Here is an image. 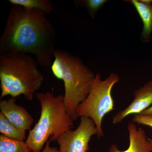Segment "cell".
Masks as SVG:
<instances>
[{"mask_svg": "<svg viewBox=\"0 0 152 152\" xmlns=\"http://www.w3.org/2000/svg\"><path fill=\"white\" fill-rule=\"evenodd\" d=\"M42 11L13 5L0 38V54L31 55L39 65L51 66L56 32Z\"/></svg>", "mask_w": 152, "mask_h": 152, "instance_id": "6da1fadb", "label": "cell"}, {"mask_svg": "<svg viewBox=\"0 0 152 152\" xmlns=\"http://www.w3.org/2000/svg\"><path fill=\"white\" fill-rule=\"evenodd\" d=\"M54 58L52 73L64 81V103L68 113L76 121L77 108L89 93L96 75L79 57L65 50L56 49Z\"/></svg>", "mask_w": 152, "mask_h": 152, "instance_id": "7a4b0ae2", "label": "cell"}, {"mask_svg": "<svg viewBox=\"0 0 152 152\" xmlns=\"http://www.w3.org/2000/svg\"><path fill=\"white\" fill-rule=\"evenodd\" d=\"M38 65L31 55L1 54V99L7 95L16 98L23 95L28 100H32L44 80Z\"/></svg>", "mask_w": 152, "mask_h": 152, "instance_id": "3957f363", "label": "cell"}, {"mask_svg": "<svg viewBox=\"0 0 152 152\" xmlns=\"http://www.w3.org/2000/svg\"><path fill=\"white\" fill-rule=\"evenodd\" d=\"M41 106L40 117L29 131L26 142L32 152H40L48 141H56L62 133L73 127V120L68 113L64 96L53 93H36Z\"/></svg>", "mask_w": 152, "mask_h": 152, "instance_id": "277c9868", "label": "cell"}, {"mask_svg": "<svg viewBox=\"0 0 152 152\" xmlns=\"http://www.w3.org/2000/svg\"><path fill=\"white\" fill-rule=\"evenodd\" d=\"M119 80V77L115 73H112L105 80H102L100 74L98 72L89 93L76 110L77 118L88 117L94 122L99 131V137H102L104 135L102 129L104 117L114 110L112 89Z\"/></svg>", "mask_w": 152, "mask_h": 152, "instance_id": "5b68a950", "label": "cell"}, {"mask_svg": "<svg viewBox=\"0 0 152 152\" xmlns=\"http://www.w3.org/2000/svg\"><path fill=\"white\" fill-rule=\"evenodd\" d=\"M99 136L96 124L91 119L80 118V122L75 130L71 129L62 133L56 141L60 152H88L89 142L93 136Z\"/></svg>", "mask_w": 152, "mask_h": 152, "instance_id": "8992f818", "label": "cell"}, {"mask_svg": "<svg viewBox=\"0 0 152 152\" xmlns=\"http://www.w3.org/2000/svg\"><path fill=\"white\" fill-rule=\"evenodd\" d=\"M134 98L132 103L124 110L114 116L113 123L118 124L126 117L132 115H140L152 104V80L143 86L136 90L134 93Z\"/></svg>", "mask_w": 152, "mask_h": 152, "instance_id": "52a82bcc", "label": "cell"}, {"mask_svg": "<svg viewBox=\"0 0 152 152\" xmlns=\"http://www.w3.org/2000/svg\"><path fill=\"white\" fill-rule=\"evenodd\" d=\"M0 110V113L20 130L24 133L31 130L34 119L26 108L16 103V98L1 100Z\"/></svg>", "mask_w": 152, "mask_h": 152, "instance_id": "ba28073f", "label": "cell"}, {"mask_svg": "<svg viewBox=\"0 0 152 152\" xmlns=\"http://www.w3.org/2000/svg\"><path fill=\"white\" fill-rule=\"evenodd\" d=\"M129 145L127 149L120 151L118 146L113 144L108 152H152V140L148 137L142 128L137 127L135 123H128Z\"/></svg>", "mask_w": 152, "mask_h": 152, "instance_id": "9c48e42d", "label": "cell"}, {"mask_svg": "<svg viewBox=\"0 0 152 152\" xmlns=\"http://www.w3.org/2000/svg\"><path fill=\"white\" fill-rule=\"evenodd\" d=\"M128 1H129L134 6L143 24L141 39L144 43L149 42L152 31V4H145L138 0Z\"/></svg>", "mask_w": 152, "mask_h": 152, "instance_id": "30bf717a", "label": "cell"}, {"mask_svg": "<svg viewBox=\"0 0 152 152\" xmlns=\"http://www.w3.org/2000/svg\"><path fill=\"white\" fill-rule=\"evenodd\" d=\"M0 132L8 138L18 140H24L26 133L20 130L5 116L0 113Z\"/></svg>", "mask_w": 152, "mask_h": 152, "instance_id": "8fae6325", "label": "cell"}, {"mask_svg": "<svg viewBox=\"0 0 152 152\" xmlns=\"http://www.w3.org/2000/svg\"><path fill=\"white\" fill-rule=\"evenodd\" d=\"M0 152H32L24 140L8 138L0 135Z\"/></svg>", "mask_w": 152, "mask_h": 152, "instance_id": "7c38bea8", "label": "cell"}, {"mask_svg": "<svg viewBox=\"0 0 152 152\" xmlns=\"http://www.w3.org/2000/svg\"><path fill=\"white\" fill-rule=\"evenodd\" d=\"M13 5L22 6L26 8L37 9L46 14L50 13L53 10V6L49 0H9Z\"/></svg>", "mask_w": 152, "mask_h": 152, "instance_id": "4fadbf2b", "label": "cell"}, {"mask_svg": "<svg viewBox=\"0 0 152 152\" xmlns=\"http://www.w3.org/2000/svg\"><path fill=\"white\" fill-rule=\"evenodd\" d=\"M107 1L106 0H85L79 1L78 3L86 8L90 15L94 18L97 12Z\"/></svg>", "mask_w": 152, "mask_h": 152, "instance_id": "5bb4252c", "label": "cell"}, {"mask_svg": "<svg viewBox=\"0 0 152 152\" xmlns=\"http://www.w3.org/2000/svg\"><path fill=\"white\" fill-rule=\"evenodd\" d=\"M132 121L133 123H136L138 124L149 126L152 128V115H134Z\"/></svg>", "mask_w": 152, "mask_h": 152, "instance_id": "9a60e30c", "label": "cell"}, {"mask_svg": "<svg viewBox=\"0 0 152 152\" xmlns=\"http://www.w3.org/2000/svg\"><path fill=\"white\" fill-rule=\"evenodd\" d=\"M50 142L48 141L46 144L45 147L43 150L42 152H60L57 148L56 147H52L50 146Z\"/></svg>", "mask_w": 152, "mask_h": 152, "instance_id": "2e32d148", "label": "cell"}, {"mask_svg": "<svg viewBox=\"0 0 152 152\" xmlns=\"http://www.w3.org/2000/svg\"><path fill=\"white\" fill-rule=\"evenodd\" d=\"M140 115H152V106L150 107L149 108L146 109Z\"/></svg>", "mask_w": 152, "mask_h": 152, "instance_id": "e0dca14e", "label": "cell"}, {"mask_svg": "<svg viewBox=\"0 0 152 152\" xmlns=\"http://www.w3.org/2000/svg\"><path fill=\"white\" fill-rule=\"evenodd\" d=\"M141 2L145 4H152V0H140Z\"/></svg>", "mask_w": 152, "mask_h": 152, "instance_id": "ac0fdd59", "label": "cell"}]
</instances>
